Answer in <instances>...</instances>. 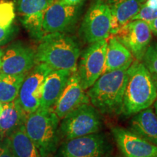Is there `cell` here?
I'll use <instances>...</instances> for the list:
<instances>
[{"label": "cell", "instance_id": "cell-2", "mask_svg": "<svg viewBox=\"0 0 157 157\" xmlns=\"http://www.w3.org/2000/svg\"><path fill=\"white\" fill-rule=\"evenodd\" d=\"M156 100L157 84L154 78L142 62L133 60L127 68L121 113L134 115L151 106Z\"/></svg>", "mask_w": 157, "mask_h": 157}, {"label": "cell", "instance_id": "cell-9", "mask_svg": "<svg viewBox=\"0 0 157 157\" xmlns=\"http://www.w3.org/2000/svg\"><path fill=\"white\" fill-rule=\"evenodd\" d=\"M107 40L90 44L82 52L77 65V72L82 87L88 90L103 74L105 61Z\"/></svg>", "mask_w": 157, "mask_h": 157}, {"label": "cell", "instance_id": "cell-25", "mask_svg": "<svg viewBox=\"0 0 157 157\" xmlns=\"http://www.w3.org/2000/svg\"><path fill=\"white\" fill-rule=\"evenodd\" d=\"M157 17V0H146L132 20H142L147 23Z\"/></svg>", "mask_w": 157, "mask_h": 157}, {"label": "cell", "instance_id": "cell-12", "mask_svg": "<svg viewBox=\"0 0 157 157\" xmlns=\"http://www.w3.org/2000/svg\"><path fill=\"white\" fill-rule=\"evenodd\" d=\"M107 149L105 135L98 132L64 140L57 150V157H103Z\"/></svg>", "mask_w": 157, "mask_h": 157}, {"label": "cell", "instance_id": "cell-21", "mask_svg": "<svg viewBox=\"0 0 157 157\" xmlns=\"http://www.w3.org/2000/svg\"><path fill=\"white\" fill-rule=\"evenodd\" d=\"M8 137L13 157H42L25 132L24 125L20 127Z\"/></svg>", "mask_w": 157, "mask_h": 157}, {"label": "cell", "instance_id": "cell-6", "mask_svg": "<svg viewBox=\"0 0 157 157\" xmlns=\"http://www.w3.org/2000/svg\"><path fill=\"white\" fill-rule=\"evenodd\" d=\"M111 13L106 2L93 0L84 15L79 35L87 44L106 39L111 34Z\"/></svg>", "mask_w": 157, "mask_h": 157}, {"label": "cell", "instance_id": "cell-16", "mask_svg": "<svg viewBox=\"0 0 157 157\" xmlns=\"http://www.w3.org/2000/svg\"><path fill=\"white\" fill-rule=\"evenodd\" d=\"M146 0H107L111 13V34L115 35L123 25L132 21Z\"/></svg>", "mask_w": 157, "mask_h": 157}, {"label": "cell", "instance_id": "cell-10", "mask_svg": "<svg viewBox=\"0 0 157 157\" xmlns=\"http://www.w3.org/2000/svg\"><path fill=\"white\" fill-rule=\"evenodd\" d=\"M36 64V50L24 42H13L2 49L1 73L11 75L28 73Z\"/></svg>", "mask_w": 157, "mask_h": 157}, {"label": "cell", "instance_id": "cell-8", "mask_svg": "<svg viewBox=\"0 0 157 157\" xmlns=\"http://www.w3.org/2000/svg\"><path fill=\"white\" fill-rule=\"evenodd\" d=\"M52 70L44 63H36L25 76L17 98L27 115L40 106L45 78Z\"/></svg>", "mask_w": 157, "mask_h": 157}, {"label": "cell", "instance_id": "cell-1", "mask_svg": "<svg viewBox=\"0 0 157 157\" xmlns=\"http://www.w3.org/2000/svg\"><path fill=\"white\" fill-rule=\"evenodd\" d=\"M81 50L74 36L64 33L44 34L36 50V63H44L53 70H77Z\"/></svg>", "mask_w": 157, "mask_h": 157}, {"label": "cell", "instance_id": "cell-22", "mask_svg": "<svg viewBox=\"0 0 157 157\" xmlns=\"http://www.w3.org/2000/svg\"><path fill=\"white\" fill-rule=\"evenodd\" d=\"M28 73L17 75L0 73V103H9L16 99L23 80Z\"/></svg>", "mask_w": 157, "mask_h": 157}, {"label": "cell", "instance_id": "cell-5", "mask_svg": "<svg viewBox=\"0 0 157 157\" xmlns=\"http://www.w3.org/2000/svg\"><path fill=\"white\" fill-rule=\"evenodd\" d=\"M101 127L99 111L92 104H83L63 118L59 134L64 140H68L100 132Z\"/></svg>", "mask_w": 157, "mask_h": 157}, {"label": "cell", "instance_id": "cell-27", "mask_svg": "<svg viewBox=\"0 0 157 157\" xmlns=\"http://www.w3.org/2000/svg\"><path fill=\"white\" fill-rule=\"evenodd\" d=\"M0 157H13L8 137L0 140Z\"/></svg>", "mask_w": 157, "mask_h": 157}, {"label": "cell", "instance_id": "cell-18", "mask_svg": "<svg viewBox=\"0 0 157 157\" xmlns=\"http://www.w3.org/2000/svg\"><path fill=\"white\" fill-rule=\"evenodd\" d=\"M129 130L157 146V115L154 109L149 107L134 114L129 122Z\"/></svg>", "mask_w": 157, "mask_h": 157}, {"label": "cell", "instance_id": "cell-24", "mask_svg": "<svg viewBox=\"0 0 157 157\" xmlns=\"http://www.w3.org/2000/svg\"><path fill=\"white\" fill-rule=\"evenodd\" d=\"M15 18V7L12 2H0V26L8 27L13 25Z\"/></svg>", "mask_w": 157, "mask_h": 157}, {"label": "cell", "instance_id": "cell-13", "mask_svg": "<svg viewBox=\"0 0 157 157\" xmlns=\"http://www.w3.org/2000/svg\"><path fill=\"white\" fill-rule=\"evenodd\" d=\"M53 0H17L15 10L29 36L39 41L44 35L43 21L45 12Z\"/></svg>", "mask_w": 157, "mask_h": 157}, {"label": "cell", "instance_id": "cell-17", "mask_svg": "<svg viewBox=\"0 0 157 157\" xmlns=\"http://www.w3.org/2000/svg\"><path fill=\"white\" fill-rule=\"evenodd\" d=\"M71 74L67 70L51 71L45 78L39 108L51 109L54 107L63 92Z\"/></svg>", "mask_w": 157, "mask_h": 157}, {"label": "cell", "instance_id": "cell-3", "mask_svg": "<svg viewBox=\"0 0 157 157\" xmlns=\"http://www.w3.org/2000/svg\"><path fill=\"white\" fill-rule=\"evenodd\" d=\"M129 67L103 73L89 88L87 94L90 103L99 112L110 115L121 113Z\"/></svg>", "mask_w": 157, "mask_h": 157}, {"label": "cell", "instance_id": "cell-15", "mask_svg": "<svg viewBox=\"0 0 157 157\" xmlns=\"http://www.w3.org/2000/svg\"><path fill=\"white\" fill-rule=\"evenodd\" d=\"M90 103L89 97L82 87L77 71L71 74L67 84L52 108L60 119L83 104Z\"/></svg>", "mask_w": 157, "mask_h": 157}, {"label": "cell", "instance_id": "cell-23", "mask_svg": "<svg viewBox=\"0 0 157 157\" xmlns=\"http://www.w3.org/2000/svg\"><path fill=\"white\" fill-rule=\"evenodd\" d=\"M157 84V42H152L141 60Z\"/></svg>", "mask_w": 157, "mask_h": 157}, {"label": "cell", "instance_id": "cell-11", "mask_svg": "<svg viewBox=\"0 0 157 157\" xmlns=\"http://www.w3.org/2000/svg\"><path fill=\"white\" fill-rule=\"evenodd\" d=\"M116 38L129 50L135 60L141 61L151 42L152 32L148 23L142 20H132L117 31Z\"/></svg>", "mask_w": 157, "mask_h": 157}, {"label": "cell", "instance_id": "cell-29", "mask_svg": "<svg viewBox=\"0 0 157 157\" xmlns=\"http://www.w3.org/2000/svg\"><path fill=\"white\" fill-rule=\"evenodd\" d=\"M63 2L71 5H77L83 2L84 0H60Z\"/></svg>", "mask_w": 157, "mask_h": 157}, {"label": "cell", "instance_id": "cell-32", "mask_svg": "<svg viewBox=\"0 0 157 157\" xmlns=\"http://www.w3.org/2000/svg\"><path fill=\"white\" fill-rule=\"evenodd\" d=\"M2 109V103H0V113H1Z\"/></svg>", "mask_w": 157, "mask_h": 157}, {"label": "cell", "instance_id": "cell-28", "mask_svg": "<svg viewBox=\"0 0 157 157\" xmlns=\"http://www.w3.org/2000/svg\"><path fill=\"white\" fill-rule=\"evenodd\" d=\"M148 25L151 30L152 34H154L157 36V17L154 20H153L151 22H149Z\"/></svg>", "mask_w": 157, "mask_h": 157}, {"label": "cell", "instance_id": "cell-31", "mask_svg": "<svg viewBox=\"0 0 157 157\" xmlns=\"http://www.w3.org/2000/svg\"><path fill=\"white\" fill-rule=\"evenodd\" d=\"M2 49H0V69H1V59H2ZM1 73V72H0Z\"/></svg>", "mask_w": 157, "mask_h": 157}, {"label": "cell", "instance_id": "cell-7", "mask_svg": "<svg viewBox=\"0 0 157 157\" xmlns=\"http://www.w3.org/2000/svg\"><path fill=\"white\" fill-rule=\"evenodd\" d=\"M83 2L71 5L60 1L53 0L45 12L43 21L44 34L51 33H71L82 15Z\"/></svg>", "mask_w": 157, "mask_h": 157}, {"label": "cell", "instance_id": "cell-14", "mask_svg": "<svg viewBox=\"0 0 157 157\" xmlns=\"http://www.w3.org/2000/svg\"><path fill=\"white\" fill-rule=\"evenodd\" d=\"M113 137L125 157H157V146L120 127L111 128Z\"/></svg>", "mask_w": 157, "mask_h": 157}, {"label": "cell", "instance_id": "cell-26", "mask_svg": "<svg viewBox=\"0 0 157 157\" xmlns=\"http://www.w3.org/2000/svg\"><path fill=\"white\" fill-rule=\"evenodd\" d=\"M17 33V28L14 25L8 27L0 26V47L7 44L14 38Z\"/></svg>", "mask_w": 157, "mask_h": 157}, {"label": "cell", "instance_id": "cell-19", "mask_svg": "<svg viewBox=\"0 0 157 157\" xmlns=\"http://www.w3.org/2000/svg\"><path fill=\"white\" fill-rule=\"evenodd\" d=\"M27 114L25 113L17 98L13 101L2 104L0 113V136L9 137L20 127L24 125Z\"/></svg>", "mask_w": 157, "mask_h": 157}, {"label": "cell", "instance_id": "cell-30", "mask_svg": "<svg viewBox=\"0 0 157 157\" xmlns=\"http://www.w3.org/2000/svg\"><path fill=\"white\" fill-rule=\"evenodd\" d=\"M154 110L155 113H156L157 115V100L154 102Z\"/></svg>", "mask_w": 157, "mask_h": 157}, {"label": "cell", "instance_id": "cell-4", "mask_svg": "<svg viewBox=\"0 0 157 157\" xmlns=\"http://www.w3.org/2000/svg\"><path fill=\"white\" fill-rule=\"evenodd\" d=\"M60 119L52 108H39L27 115L25 130L42 157H51L58 148Z\"/></svg>", "mask_w": 157, "mask_h": 157}, {"label": "cell", "instance_id": "cell-20", "mask_svg": "<svg viewBox=\"0 0 157 157\" xmlns=\"http://www.w3.org/2000/svg\"><path fill=\"white\" fill-rule=\"evenodd\" d=\"M134 57L126 47H124L115 36L107 41L105 61L103 73L120 68L129 67Z\"/></svg>", "mask_w": 157, "mask_h": 157}, {"label": "cell", "instance_id": "cell-33", "mask_svg": "<svg viewBox=\"0 0 157 157\" xmlns=\"http://www.w3.org/2000/svg\"><path fill=\"white\" fill-rule=\"evenodd\" d=\"M103 157H110V156H104Z\"/></svg>", "mask_w": 157, "mask_h": 157}]
</instances>
